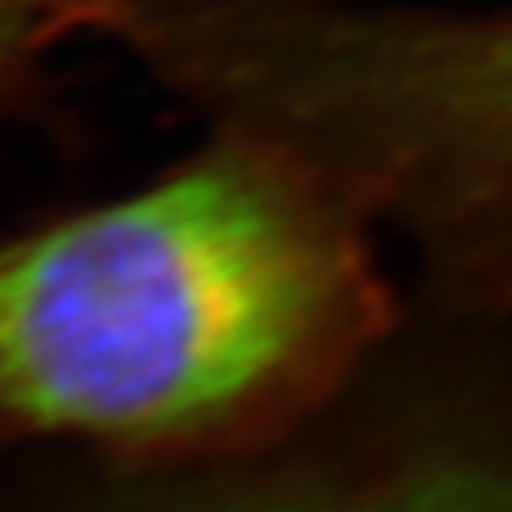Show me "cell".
<instances>
[{
  "instance_id": "1",
  "label": "cell",
  "mask_w": 512,
  "mask_h": 512,
  "mask_svg": "<svg viewBox=\"0 0 512 512\" xmlns=\"http://www.w3.org/2000/svg\"><path fill=\"white\" fill-rule=\"evenodd\" d=\"M404 331L375 222L238 130L0 242V448L206 464L267 448Z\"/></svg>"
},
{
  "instance_id": "2",
  "label": "cell",
  "mask_w": 512,
  "mask_h": 512,
  "mask_svg": "<svg viewBox=\"0 0 512 512\" xmlns=\"http://www.w3.org/2000/svg\"><path fill=\"white\" fill-rule=\"evenodd\" d=\"M121 41L214 130L392 226L456 319L512 331V17L347 0H121Z\"/></svg>"
},
{
  "instance_id": "3",
  "label": "cell",
  "mask_w": 512,
  "mask_h": 512,
  "mask_svg": "<svg viewBox=\"0 0 512 512\" xmlns=\"http://www.w3.org/2000/svg\"><path fill=\"white\" fill-rule=\"evenodd\" d=\"M383 355V351H379ZM299 432L206 464H105L93 512H512V388L371 383Z\"/></svg>"
},
{
  "instance_id": "4",
  "label": "cell",
  "mask_w": 512,
  "mask_h": 512,
  "mask_svg": "<svg viewBox=\"0 0 512 512\" xmlns=\"http://www.w3.org/2000/svg\"><path fill=\"white\" fill-rule=\"evenodd\" d=\"M57 25H77V0H0V101Z\"/></svg>"
}]
</instances>
